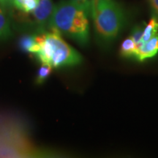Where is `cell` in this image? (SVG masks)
Instances as JSON below:
<instances>
[{"label":"cell","instance_id":"4fadbf2b","mask_svg":"<svg viewBox=\"0 0 158 158\" xmlns=\"http://www.w3.org/2000/svg\"><path fill=\"white\" fill-rule=\"evenodd\" d=\"M152 16L158 21V0H149Z\"/></svg>","mask_w":158,"mask_h":158},{"label":"cell","instance_id":"52a82bcc","mask_svg":"<svg viewBox=\"0 0 158 158\" xmlns=\"http://www.w3.org/2000/svg\"><path fill=\"white\" fill-rule=\"evenodd\" d=\"M137 46L131 37H128L122 42L120 47V54L124 57L135 56Z\"/></svg>","mask_w":158,"mask_h":158},{"label":"cell","instance_id":"5bb4252c","mask_svg":"<svg viewBox=\"0 0 158 158\" xmlns=\"http://www.w3.org/2000/svg\"><path fill=\"white\" fill-rule=\"evenodd\" d=\"M12 2H13V5L15 6L16 8L22 10L23 2H24V0H12Z\"/></svg>","mask_w":158,"mask_h":158},{"label":"cell","instance_id":"2e32d148","mask_svg":"<svg viewBox=\"0 0 158 158\" xmlns=\"http://www.w3.org/2000/svg\"><path fill=\"white\" fill-rule=\"evenodd\" d=\"M78 1H80V2H86V1H87V0H78Z\"/></svg>","mask_w":158,"mask_h":158},{"label":"cell","instance_id":"7a4b0ae2","mask_svg":"<svg viewBox=\"0 0 158 158\" xmlns=\"http://www.w3.org/2000/svg\"><path fill=\"white\" fill-rule=\"evenodd\" d=\"M39 44L36 57L42 64H48L53 68L70 67L80 64L82 57L78 51L69 45L56 31L35 35Z\"/></svg>","mask_w":158,"mask_h":158},{"label":"cell","instance_id":"7c38bea8","mask_svg":"<svg viewBox=\"0 0 158 158\" xmlns=\"http://www.w3.org/2000/svg\"><path fill=\"white\" fill-rule=\"evenodd\" d=\"M39 0H24L23 5V11L25 13H30L36 8Z\"/></svg>","mask_w":158,"mask_h":158},{"label":"cell","instance_id":"8fae6325","mask_svg":"<svg viewBox=\"0 0 158 158\" xmlns=\"http://www.w3.org/2000/svg\"><path fill=\"white\" fill-rule=\"evenodd\" d=\"M144 27L141 25H138L135 27L132 31L131 38L133 39L134 43H135L137 48H139L141 45L143 44V42L142 40V37H143Z\"/></svg>","mask_w":158,"mask_h":158},{"label":"cell","instance_id":"8992f818","mask_svg":"<svg viewBox=\"0 0 158 158\" xmlns=\"http://www.w3.org/2000/svg\"><path fill=\"white\" fill-rule=\"evenodd\" d=\"M20 45L23 51L35 54L39 49V44L35 40V35H26L20 40Z\"/></svg>","mask_w":158,"mask_h":158},{"label":"cell","instance_id":"ac0fdd59","mask_svg":"<svg viewBox=\"0 0 158 158\" xmlns=\"http://www.w3.org/2000/svg\"><path fill=\"white\" fill-rule=\"evenodd\" d=\"M0 1H1V0H0Z\"/></svg>","mask_w":158,"mask_h":158},{"label":"cell","instance_id":"5b68a950","mask_svg":"<svg viewBox=\"0 0 158 158\" xmlns=\"http://www.w3.org/2000/svg\"><path fill=\"white\" fill-rule=\"evenodd\" d=\"M158 53V33L137 48L135 56L140 62L155 56Z\"/></svg>","mask_w":158,"mask_h":158},{"label":"cell","instance_id":"277c9868","mask_svg":"<svg viewBox=\"0 0 158 158\" xmlns=\"http://www.w3.org/2000/svg\"><path fill=\"white\" fill-rule=\"evenodd\" d=\"M54 6L51 0H39L37 7L32 11L35 20L40 29L48 24Z\"/></svg>","mask_w":158,"mask_h":158},{"label":"cell","instance_id":"9c48e42d","mask_svg":"<svg viewBox=\"0 0 158 158\" xmlns=\"http://www.w3.org/2000/svg\"><path fill=\"white\" fill-rule=\"evenodd\" d=\"M11 36V29L8 19L2 12L0 13V40H5Z\"/></svg>","mask_w":158,"mask_h":158},{"label":"cell","instance_id":"30bf717a","mask_svg":"<svg viewBox=\"0 0 158 158\" xmlns=\"http://www.w3.org/2000/svg\"><path fill=\"white\" fill-rule=\"evenodd\" d=\"M52 67L48 64H42L40 68L37 71V74L35 79V83L37 84H42L45 81L52 72Z\"/></svg>","mask_w":158,"mask_h":158},{"label":"cell","instance_id":"6da1fadb","mask_svg":"<svg viewBox=\"0 0 158 158\" xmlns=\"http://www.w3.org/2000/svg\"><path fill=\"white\" fill-rule=\"evenodd\" d=\"M90 2L78 0H63L54 6L48 27L52 31L86 45L89 40L88 15Z\"/></svg>","mask_w":158,"mask_h":158},{"label":"cell","instance_id":"e0dca14e","mask_svg":"<svg viewBox=\"0 0 158 158\" xmlns=\"http://www.w3.org/2000/svg\"><path fill=\"white\" fill-rule=\"evenodd\" d=\"M0 13H2V10L1 9H0Z\"/></svg>","mask_w":158,"mask_h":158},{"label":"cell","instance_id":"3957f363","mask_svg":"<svg viewBox=\"0 0 158 158\" xmlns=\"http://www.w3.org/2000/svg\"><path fill=\"white\" fill-rule=\"evenodd\" d=\"M90 10L98 39L103 44H110L124 27L123 9L115 0H92Z\"/></svg>","mask_w":158,"mask_h":158},{"label":"cell","instance_id":"ba28073f","mask_svg":"<svg viewBox=\"0 0 158 158\" xmlns=\"http://www.w3.org/2000/svg\"><path fill=\"white\" fill-rule=\"evenodd\" d=\"M158 33V21L155 18L152 17L149 22L147 23L144 27L143 37H142V40L143 42H147L155 36Z\"/></svg>","mask_w":158,"mask_h":158},{"label":"cell","instance_id":"9a60e30c","mask_svg":"<svg viewBox=\"0 0 158 158\" xmlns=\"http://www.w3.org/2000/svg\"><path fill=\"white\" fill-rule=\"evenodd\" d=\"M12 2V0H1V1H0V2L1 3H2V4H5V3H7V2Z\"/></svg>","mask_w":158,"mask_h":158}]
</instances>
